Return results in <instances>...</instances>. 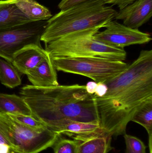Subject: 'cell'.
<instances>
[{
  "label": "cell",
  "instance_id": "6da1fadb",
  "mask_svg": "<svg viewBox=\"0 0 152 153\" xmlns=\"http://www.w3.org/2000/svg\"><path fill=\"white\" fill-rule=\"evenodd\" d=\"M104 83L105 95L93 94L100 126L111 137L124 135L137 111L152 99V50H142L124 71Z\"/></svg>",
  "mask_w": 152,
  "mask_h": 153
},
{
  "label": "cell",
  "instance_id": "7a4b0ae2",
  "mask_svg": "<svg viewBox=\"0 0 152 153\" xmlns=\"http://www.w3.org/2000/svg\"><path fill=\"white\" fill-rule=\"evenodd\" d=\"M21 96L30 109L32 116L46 127L64 120L100 125L93 94L78 84L39 87L25 85Z\"/></svg>",
  "mask_w": 152,
  "mask_h": 153
},
{
  "label": "cell",
  "instance_id": "3957f363",
  "mask_svg": "<svg viewBox=\"0 0 152 153\" xmlns=\"http://www.w3.org/2000/svg\"><path fill=\"white\" fill-rule=\"evenodd\" d=\"M117 11L106 6L103 0H86L74 4L47 20L41 38L45 44L72 33L95 28H104Z\"/></svg>",
  "mask_w": 152,
  "mask_h": 153
},
{
  "label": "cell",
  "instance_id": "277c9868",
  "mask_svg": "<svg viewBox=\"0 0 152 153\" xmlns=\"http://www.w3.org/2000/svg\"><path fill=\"white\" fill-rule=\"evenodd\" d=\"M101 28L72 33L45 44V50L51 57H99L124 62V48L108 45L95 40V34Z\"/></svg>",
  "mask_w": 152,
  "mask_h": 153
},
{
  "label": "cell",
  "instance_id": "5b68a950",
  "mask_svg": "<svg viewBox=\"0 0 152 153\" xmlns=\"http://www.w3.org/2000/svg\"><path fill=\"white\" fill-rule=\"evenodd\" d=\"M56 71L79 74L105 82L124 71L129 64L122 61L99 57H51Z\"/></svg>",
  "mask_w": 152,
  "mask_h": 153
},
{
  "label": "cell",
  "instance_id": "8992f818",
  "mask_svg": "<svg viewBox=\"0 0 152 153\" xmlns=\"http://www.w3.org/2000/svg\"><path fill=\"white\" fill-rule=\"evenodd\" d=\"M11 119L8 139L14 153H38L52 147L60 134L48 128L34 129Z\"/></svg>",
  "mask_w": 152,
  "mask_h": 153
},
{
  "label": "cell",
  "instance_id": "52a82bcc",
  "mask_svg": "<svg viewBox=\"0 0 152 153\" xmlns=\"http://www.w3.org/2000/svg\"><path fill=\"white\" fill-rule=\"evenodd\" d=\"M47 21L30 22L0 30V57L11 63L13 56L26 46H41Z\"/></svg>",
  "mask_w": 152,
  "mask_h": 153
},
{
  "label": "cell",
  "instance_id": "ba28073f",
  "mask_svg": "<svg viewBox=\"0 0 152 153\" xmlns=\"http://www.w3.org/2000/svg\"><path fill=\"white\" fill-rule=\"evenodd\" d=\"M105 29L95 34V40L108 45L124 48L136 45L147 44L152 40L150 34L132 28L115 21L108 22Z\"/></svg>",
  "mask_w": 152,
  "mask_h": 153
},
{
  "label": "cell",
  "instance_id": "9c48e42d",
  "mask_svg": "<svg viewBox=\"0 0 152 153\" xmlns=\"http://www.w3.org/2000/svg\"><path fill=\"white\" fill-rule=\"evenodd\" d=\"M152 15V0H137L115 15L114 19L122 20L123 24L138 29L148 22Z\"/></svg>",
  "mask_w": 152,
  "mask_h": 153
},
{
  "label": "cell",
  "instance_id": "30bf717a",
  "mask_svg": "<svg viewBox=\"0 0 152 153\" xmlns=\"http://www.w3.org/2000/svg\"><path fill=\"white\" fill-rule=\"evenodd\" d=\"M47 128L54 132L66 135L79 142L91 137L107 134L99 124L72 120H64Z\"/></svg>",
  "mask_w": 152,
  "mask_h": 153
},
{
  "label": "cell",
  "instance_id": "8fae6325",
  "mask_svg": "<svg viewBox=\"0 0 152 153\" xmlns=\"http://www.w3.org/2000/svg\"><path fill=\"white\" fill-rule=\"evenodd\" d=\"M48 54L41 45H29L14 55L11 63L21 74H26Z\"/></svg>",
  "mask_w": 152,
  "mask_h": 153
},
{
  "label": "cell",
  "instance_id": "7c38bea8",
  "mask_svg": "<svg viewBox=\"0 0 152 153\" xmlns=\"http://www.w3.org/2000/svg\"><path fill=\"white\" fill-rule=\"evenodd\" d=\"M26 75L33 86L45 87L59 85L56 70L49 54Z\"/></svg>",
  "mask_w": 152,
  "mask_h": 153
},
{
  "label": "cell",
  "instance_id": "4fadbf2b",
  "mask_svg": "<svg viewBox=\"0 0 152 153\" xmlns=\"http://www.w3.org/2000/svg\"><path fill=\"white\" fill-rule=\"evenodd\" d=\"M31 22L17 7L14 0L0 1V30Z\"/></svg>",
  "mask_w": 152,
  "mask_h": 153
},
{
  "label": "cell",
  "instance_id": "5bb4252c",
  "mask_svg": "<svg viewBox=\"0 0 152 153\" xmlns=\"http://www.w3.org/2000/svg\"><path fill=\"white\" fill-rule=\"evenodd\" d=\"M112 137L103 134L80 141L78 153H108L113 149L111 146Z\"/></svg>",
  "mask_w": 152,
  "mask_h": 153
},
{
  "label": "cell",
  "instance_id": "9a60e30c",
  "mask_svg": "<svg viewBox=\"0 0 152 153\" xmlns=\"http://www.w3.org/2000/svg\"><path fill=\"white\" fill-rule=\"evenodd\" d=\"M0 112L32 116L30 109L21 96L0 93Z\"/></svg>",
  "mask_w": 152,
  "mask_h": 153
},
{
  "label": "cell",
  "instance_id": "2e32d148",
  "mask_svg": "<svg viewBox=\"0 0 152 153\" xmlns=\"http://www.w3.org/2000/svg\"><path fill=\"white\" fill-rule=\"evenodd\" d=\"M17 7L31 21H47L52 16L48 8L35 0H14Z\"/></svg>",
  "mask_w": 152,
  "mask_h": 153
},
{
  "label": "cell",
  "instance_id": "e0dca14e",
  "mask_svg": "<svg viewBox=\"0 0 152 153\" xmlns=\"http://www.w3.org/2000/svg\"><path fill=\"white\" fill-rule=\"evenodd\" d=\"M0 82L10 88H13L21 83L20 73L11 63L0 58Z\"/></svg>",
  "mask_w": 152,
  "mask_h": 153
},
{
  "label": "cell",
  "instance_id": "ac0fdd59",
  "mask_svg": "<svg viewBox=\"0 0 152 153\" xmlns=\"http://www.w3.org/2000/svg\"><path fill=\"white\" fill-rule=\"evenodd\" d=\"M131 121L142 126L149 134V143H152V99L144 103L134 114Z\"/></svg>",
  "mask_w": 152,
  "mask_h": 153
},
{
  "label": "cell",
  "instance_id": "d6986e66",
  "mask_svg": "<svg viewBox=\"0 0 152 153\" xmlns=\"http://www.w3.org/2000/svg\"><path fill=\"white\" fill-rule=\"evenodd\" d=\"M79 141L59 138L53 146L54 153H78Z\"/></svg>",
  "mask_w": 152,
  "mask_h": 153
},
{
  "label": "cell",
  "instance_id": "ffe728a7",
  "mask_svg": "<svg viewBox=\"0 0 152 153\" xmlns=\"http://www.w3.org/2000/svg\"><path fill=\"white\" fill-rule=\"evenodd\" d=\"M7 115L13 121L28 127L34 129H42L47 127L43 122L31 116L21 114H7Z\"/></svg>",
  "mask_w": 152,
  "mask_h": 153
},
{
  "label": "cell",
  "instance_id": "44dd1931",
  "mask_svg": "<svg viewBox=\"0 0 152 153\" xmlns=\"http://www.w3.org/2000/svg\"><path fill=\"white\" fill-rule=\"evenodd\" d=\"M126 153H146V147L140 139L130 135L125 134Z\"/></svg>",
  "mask_w": 152,
  "mask_h": 153
},
{
  "label": "cell",
  "instance_id": "7402d4cb",
  "mask_svg": "<svg viewBox=\"0 0 152 153\" xmlns=\"http://www.w3.org/2000/svg\"><path fill=\"white\" fill-rule=\"evenodd\" d=\"M105 4L116 5L120 10H121L128 5L133 3L137 0H103Z\"/></svg>",
  "mask_w": 152,
  "mask_h": 153
},
{
  "label": "cell",
  "instance_id": "603a6c76",
  "mask_svg": "<svg viewBox=\"0 0 152 153\" xmlns=\"http://www.w3.org/2000/svg\"><path fill=\"white\" fill-rule=\"evenodd\" d=\"M85 1L86 0H61L58 7L60 10H62Z\"/></svg>",
  "mask_w": 152,
  "mask_h": 153
},
{
  "label": "cell",
  "instance_id": "cb8c5ba5",
  "mask_svg": "<svg viewBox=\"0 0 152 153\" xmlns=\"http://www.w3.org/2000/svg\"><path fill=\"white\" fill-rule=\"evenodd\" d=\"M108 91V87L105 83H97L94 94L98 97H102L105 95Z\"/></svg>",
  "mask_w": 152,
  "mask_h": 153
},
{
  "label": "cell",
  "instance_id": "d4e9b609",
  "mask_svg": "<svg viewBox=\"0 0 152 153\" xmlns=\"http://www.w3.org/2000/svg\"><path fill=\"white\" fill-rule=\"evenodd\" d=\"M3 117H4V114L0 112V144L6 145L9 146L10 150H11V146L10 144L3 134L2 132V126L3 121V120L4 119Z\"/></svg>",
  "mask_w": 152,
  "mask_h": 153
},
{
  "label": "cell",
  "instance_id": "484cf974",
  "mask_svg": "<svg viewBox=\"0 0 152 153\" xmlns=\"http://www.w3.org/2000/svg\"><path fill=\"white\" fill-rule=\"evenodd\" d=\"M96 85H97V83L95 82H88L87 84L86 85H85L87 91L90 94H94Z\"/></svg>",
  "mask_w": 152,
  "mask_h": 153
},
{
  "label": "cell",
  "instance_id": "4316f807",
  "mask_svg": "<svg viewBox=\"0 0 152 153\" xmlns=\"http://www.w3.org/2000/svg\"><path fill=\"white\" fill-rule=\"evenodd\" d=\"M10 151L9 146L0 144V153H8Z\"/></svg>",
  "mask_w": 152,
  "mask_h": 153
},
{
  "label": "cell",
  "instance_id": "83f0119b",
  "mask_svg": "<svg viewBox=\"0 0 152 153\" xmlns=\"http://www.w3.org/2000/svg\"><path fill=\"white\" fill-rule=\"evenodd\" d=\"M14 153V152H12V151H10V152H9V153Z\"/></svg>",
  "mask_w": 152,
  "mask_h": 153
}]
</instances>
